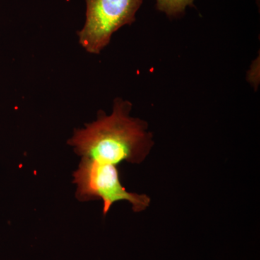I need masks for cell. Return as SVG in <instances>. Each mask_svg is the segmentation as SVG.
Returning <instances> with one entry per match:
<instances>
[{
  "label": "cell",
  "instance_id": "1",
  "mask_svg": "<svg viewBox=\"0 0 260 260\" xmlns=\"http://www.w3.org/2000/svg\"><path fill=\"white\" fill-rule=\"evenodd\" d=\"M132 107L128 101L116 98L110 115L99 111L96 121L75 129L68 145L80 156L102 164L143 162L153 146V134L146 121L130 116Z\"/></svg>",
  "mask_w": 260,
  "mask_h": 260
},
{
  "label": "cell",
  "instance_id": "2",
  "mask_svg": "<svg viewBox=\"0 0 260 260\" xmlns=\"http://www.w3.org/2000/svg\"><path fill=\"white\" fill-rule=\"evenodd\" d=\"M73 177V182L77 186V199L81 202L102 199L104 215H107L114 203L121 200L131 203L135 213L146 210L150 204V198L146 194L126 191L121 184L116 166L82 157Z\"/></svg>",
  "mask_w": 260,
  "mask_h": 260
},
{
  "label": "cell",
  "instance_id": "3",
  "mask_svg": "<svg viewBox=\"0 0 260 260\" xmlns=\"http://www.w3.org/2000/svg\"><path fill=\"white\" fill-rule=\"evenodd\" d=\"M85 21L78 32L79 43L90 54H98L113 34L136 20L143 0H85Z\"/></svg>",
  "mask_w": 260,
  "mask_h": 260
},
{
  "label": "cell",
  "instance_id": "4",
  "mask_svg": "<svg viewBox=\"0 0 260 260\" xmlns=\"http://www.w3.org/2000/svg\"><path fill=\"white\" fill-rule=\"evenodd\" d=\"M194 0H156V8L169 18L182 16L187 7H192Z\"/></svg>",
  "mask_w": 260,
  "mask_h": 260
}]
</instances>
